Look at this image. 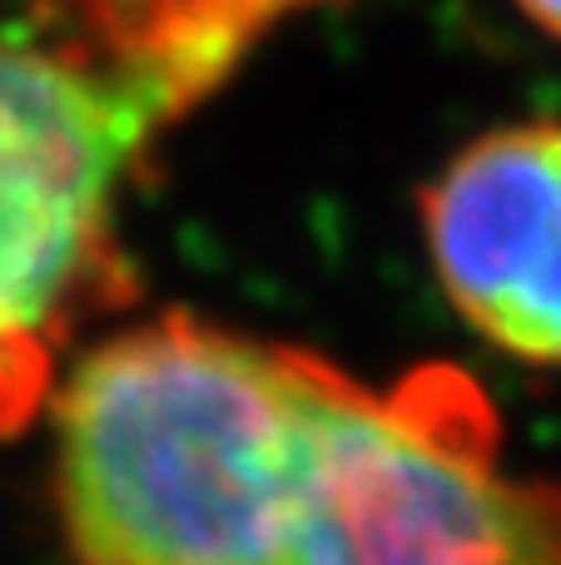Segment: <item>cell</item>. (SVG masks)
I'll list each match as a JSON object with an SVG mask.
<instances>
[{
  "label": "cell",
  "instance_id": "5b68a950",
  "mask_svg": "<svg viewBox=\"0 0 561 565\" xmlns=\"http://www.w3.org/2000/svg\"><path fill=\"white\" fill-rule=\"evenodd\" d=\"M75 25V50L119 70L169 115L189 109L254 40L318 0H50Z\"/></svg>",
  "mask_w": 561,
  "mask_h": 565
},
{
  "label": "cell",
  "instance_id": "8992f818",
  "mask_svg": "<svg viewBox=\"0 0 561 565\" xmlns=\"http://www.w3.org/2000/svg\"><path fill=\"white\" fill-rule=\"evenodd\" d=\"M522 6V15L532 20V25H542L547 35L561 40V0H517Z\"/></svg>",
  "mask_w": 561,
  "mask_h": 565
},
{
  "label": "cell",
  "instance_id": "7a4b0ae2",
  "mask_svg": "<svg viewBox=\"0 0 561 565\" xmlns=\"http://www.w3.org/2000/svg\"><path fill=\"white\" fill-rule=\"evenodd\" d=\"M284 565H561V487L502 461V417L453 362L368 387L328 362Z\"/></svg>",
  "mask_w": 561,
  "mask_h": 565
},
{
  "label": "cell",
  "instance_id": "277c9868",
  "mask_svg": "<svg viewBox=\"0 0 561 565\" xmlns=\"http://www.w3.org/2000/svg\"><path fill=\"white\" fill-rule=\"evenodd\" d=\"M437 282L493 348L561 367V119L477 135L423 194Z\"/></svg>",
  "mask_w": 561,
  "mask_h": 565
},
{
  "label": "cell",
  "instance_id": "6da1fadb",
  "mask_svg": "<svg viewBox=\"0 0 561 565\" xmlns=\"http://www.w3.org/2000/svg\"><path fill=\"white\" fill-rule=\"evenodd\" d=\"M324 372L189 312L95 342L45 402L75 565H284Z\"/></svg>",
  "mask_w": 561,
  "mask_h": 565
},
{
  "label": "cell",
  "instance_id": "3957f363",
  "mask_svg": "<svg viewBox=\"0 0 561 565\" xmlns=\"http://www.w3.org/2000/svg\"><path fill=\"white\" fill-rule=\"evenodd\" d=\"M165 119L75 45L0 35V437L45 412L80 322L129 292L119 189Z\"/></svg>",
  "mask_w": 561,
  "mask_h": 565
}]
</instances>
